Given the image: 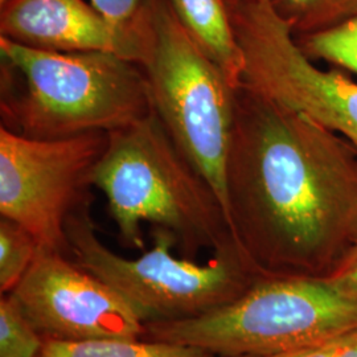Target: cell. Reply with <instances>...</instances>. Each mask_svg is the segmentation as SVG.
<instances>
[{"label": "cell", "instance_id": "cell-1", "mask_svg": "<svg viewBox=\"0 0 357 357\" xmlns=\"http://www.w3.org/2000/svg\"><path fill=\"white\" fill-rule=\"evenodd\" d=\"M227 199L257 274L326 278L357 246V147L241 82Z\"/></svg>", "mask_w": 357, "mask_h": 357}, {"label": "cell", "instance_id": "cell-2", "mask_svg": "<svg viewBox=\"0 0 357 357\" xmlns=\"http://www.w3.org/2000/svg\"><path fill=\"white\" fill-rule=\"evenodd\" d=\"M109 134L91 185L103 192L118 241L134 250L146 243L142 222L169 230L184 258L203 249L241 250L216 192L180 151L155 112Z\"/></svg>", "mask_w": 357, "mask_h": 357}, {"label": "cell", "instance_id": "cell-3", "mask_svg": "<svg viewBox=\"0 0 357 357\" xmlns=\"http://www.w3.org/2000/svg\"><path fill=\"white\" fill-rule=\"evenodd\" d=\"M1 63L20 79L3 88L1 126L33 139L112 132L153 112L141 66L110 52L43 51L0 36Z\"/></svg>", "mask_w": 357, "mask_h": 357}, {"label": "cell", "instance_id": "cell-4", "mask_svg": "<svg viewBox=\"0 0 357 357\" xmlns=\"http://www.w3.org/2000/svg\"><path fill=\"white\" fill-rule=\"evenodd\" d=\"M357 330V295L312 277L259 274L245 293L196 318L150 320L142 339L190 345L216 357H270Z\"/></svg>", "mask_w": 357, "mask_h": 357}, {"label": "cell", "instance_id": "cell-5", "mask_svg": "<svg viewBox=\"0 0 357 357\" xmlns=\"http://www.w3.org/2000/svg\"><path fill=\"white\" fill-rule=\"evenodd\" d=\"M138 41L137 64L147 78L153 112L216 192L228 218L227 160L236 89L195 44L169 0H146Z\"/></svg>", "mask_w": 357, "mask_h": 357}, {"label": "cell", "instance_id": "cell-6", "mask_svg": "<svg viewBox=\"0 0 357 357\" xmlns=\"http://www.w3.org/2000/svg\"><path fill=\"white\" fill-rule=\"evenodd\" d=\"M91 197L85 199L66 221L69 257L139 308L150 320L190 319L240 298L259 275L241 250L213 253L199 265L178 258L175 236L153 229V246L138 258L112 252L98 238L91 218Z\"/></svg>", "mask_w": 357, "mask_h": 357}, {"label": "cell", "instance_id": "cell-7", "mask_svg": "<svg viewBox=\"0 0 357 357\" xmlns=\"http://www.w3.org/2000/svg\"><path fill=\"white\" fill-rule=\"evenodd\" d=\"M228 8L243 52L241 82L357 147L356 81L339 68L314 64L270 0H243Z\"/></svg>", "mask_w": 357, "mask_h": 357}, {"label": "cell", "instance_id": "cell-8", "mask_svg": "<svg viewBox=\"0 0 357 357\" xmlns=\"http://www.w3.org/2000/svg\"><path fill=\"white\" fill-rule=\"evenodd\" d=\"M107 132L33 139L0 128V216L28 230L41 248L69 255L66 221L90 196Z\"/></svg>", "mask_w": 357, "mask_h": 357}, {"label": "cell", "instance_id": "cell-9", "mask_svg": "<svg viewBox=\"0 0 357 357\" xmlns=\"http://www.w3.org/2000/svg\"><path fill=\"white\" fill-rule=\"evenodd\" d=\"M10 295L51 340L142 339L147 321L139 308L69 255L41 246Z\"/></svg>", "mask_w": 357, "mask_h": 357}, {"label": "cell", "instance_id": "cell-10", "mask_svg": "<svg viewBox=\"0 0 357 357\" xmlns=\"http://www.w3.org/2000/svg\"><path fill=\"white\" fill-rule=\"evenodd\" d=\"M0 36L53 52H110L138 61L139 41L115 28L85 0H7Z\"/></svg>", "mask_w": 357, "mask_h": 357}, {"label": "cell", "instance_id": "cell-11", "mask_svg": "<svg viewBox=\"0 0 357 357\" xmlns=\"http://www.w3.org/2000/svg\"><path fill=\"white\" fill-rule=\"evenodd\" d=\"M169 4L195 44L237 89L243 81V57L227 0H169Z\"/></svg>", "mask_w": 357, "mask_h": 357}, {"label": "cell", "instance_id": "cell-12", "mask_svg": "<svg viewBox=\"0 0 357 357\" xmlns=\"http://www.w3.org/2000/svg\"><path fill=\"white\" fill-rule=\"evenodd\" d=\"M40 357H216L190 345L144 339H91L64 342L45 339Z\"/></svg>", "mask_w": 357, "mask_h": 357}, {"label": "cell", "instance_id": "cell-13", "mask_svg": "<svg viewBox=\"0 0 357 357\" xmlns=\"http://www.w3.org/2000/svg\"><path fill=\"white\" fill-rule=\"evenodd\" d=\"M294 35L331 29L357 16V0H270Z\"/></svg>", "mask_w": 357, "mask_h": 357}, {"label": "cell", "instance_id": "cell-14", "mask_svg": "<svg viewBox=\"0 0 357 357\" xmlns=\"http://www.w3.org/2000/svg\"><path fill=\"white\" fill-rule=\"evenodd\" d=\"M301 50L312 61L357 75V16L331 29L295 36Z\"/></svg>", "mask_w": 357, "mask_h": 357}, {"label": "cell", "instance_id": "cell-15", "mask_svg": "<svg viewBox=\"0 0 357 357\" xmlns=\"http://www.w3.org/2000/svg\"><path fill=\"white\" fill-rule=\"evenodd\" d=\"M36 238L13 220L0 217V293L10 294L38 255Z\"/></svg>", "mask_w": 357, "mask_h": 357}, {"label": "cell", "instance_id": "cell-16", "mask_svg": "<svg viewBox=\"0 0 357 357\" xmlns=\"http://www.w3.org/2000/svg\"><path fill=\"white\" fill-rule=\"evenodd\" d=\"M44 337L10 294L0 298V357H40Z\"/></svg>", "mask_w": 357, "mask_h": 357}, {"label": "cell", "instance_id": "cell-17", "mask_svg": "<svg viewBox=\"0 0 357 357\" xmlns=\"http://www.w3.org/2000/svg\"><path fill=\"white\" fill-rule=\"evenodd\" d=\"M90 3L119 31L137 36L146 0H90Z\"/></svg>", "mask_w": 357, "mask_h": 357}, {"label": "cell", "instance_id": "cell-18", "mask_svg": "<svg viewBox=\"0 0 357 357\" xmlns=\"http://www.w3.org/2000/svg\"><path fill=\"white\" fill-rule=\"evenodd\" d=\"M324 280L336 284L344 291L357 295V246Z\"/></svg>", "mask_w": 357, "mask_h": 357}, {"label": "cell", "instance_id": "cell-19", "mask_svg": "<svg viewBox=\"0 0 357 357\" xmlns=\"http://www.w3.org/2000/svg\"><path fill=\"white\" fill-rule=\"evenodd\" d=\"M342 337H337L332 342L317 345V347L305 348V349H299V351H294V352H287V354L270 357H337L339 342H340Z\"/></svg>", "mask_w": 357, "mask_h": 357}, {"label": "cell", "instance_id": "cell-20", "mask_svg": "<svg viewBox=\"0 0 357 357\" xmlns=\"http://www.w3.org/2000/svg\"><path fill=\"white\" fill-rule=\"evenodd\" d=\"M337 357H357V330L340 339Z\"/></svg>", "mask_w": 357, "mask_h": 357}, {"label": "cell", "instance_id": "cell-21", "mask_svg": "<svg viewBox=\"0 0 357 357\" xmlns=\"http://www.w3.org/2000/svg\"><path fill=\"white\" fill-rule=\"evenodd\" d=\"M238 1H243V0H227V4L231 6V4H236V3H238Z\"/></svg>", "mask_w": 357, "mask_h": 357}, {"label": "cell", "instance_id": "cell-22", "mask_svg": "<svg viewBox=\"0 0 357 357\" xmlns=\"http://www.w3.org/2000/svg\"><path fill=\"white\" fill-rule=\"evenodd\" d=\"M6 1H7V0H0V6H3Z\"/></svg>", "mask_w": 357, "mask_h": 357}, {"label": "cell", "instance_id": "cell-23", "mask_svg": "<svg viewBox=\"0 0 357 357\" xmlns=\"http://www.w3.org/2000/svg\"><path fill=\"white\" fill-rule=\"evenodd\" d=\"M238 357H249V356H238Z\"/></svg>", "mask_w": 357, "mask_h": 357}]
</instances>
